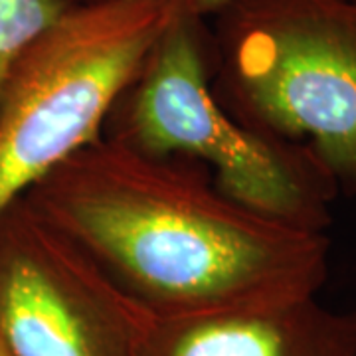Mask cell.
Here are the masks:
<instances>
[{"label":"cell","mask_w":356,"mask_h":356,"mask_svg":"<svg viewBox=\"0 0 356 356\" xmlns=\"http://www.w3.org/2000/svg\"><path fill=\"white\" fill-rule=\"evenodd\" d=\"M151 318L318 297L325 232L232 200L200 165L102 137L22 194Z\"/></svg>","instance_id":"6da1fadb"},{"label":"cell","mask_w":356,"mask_h":356,"mask_svg":"<svg viewBox=\"0 0 356 356\" xmlns=\"http://www.w3.org/2000/svg\"><path fill=\"white\" fill-rule=\"evenodd\" d=\"M208 18L182 8L115 102L103 137L137 153L200 165L232 200L261 216L325 232L337 182L303 145L245 125L218 99Z\"/></svg>","instance_id":"7a4b0ae2"},{"label":"cell","mask_w":356,"mask_h":356,"mask_svg":"<svg viewBox=\"0 0 356 356\" xmlns=\"http://www.w3.org/2000/svg\"><path fill=\"white\" fill-rule=\"evenodd\" d=\"M210 18L224 107L356 196V0H229Z\"/></svg>","instance_id":"3957f363"},{"label":"cell","mask_w":356,"mask_h":356,"mask_svg":"<svg viewBox=\"0 0 356 356\" xmlns=\"http://www.w3.org/2000/svg\"><path fill=\"white\" fill-rule=\"evenodd\" d=\"M184 0L70 4L0 93V210L103 137L115 102Z\"/></svg>","instance_id":"277c9868"},{"label":"cell","mask_w":356,"mask_h":356,"mask_svg":"<svg viewBox=\"0 0 356 356\" xmlns=\"http://www.w3.org/2000/svg\"><path fill=\"white\" fill-rule=\"evenodd\" d=\"M151 317L24 196L0 210V344L10 356H140Z\"/></svg>","instance_id":"5b68a950"},{"label":"cell","mask_w":356,"mask_h":356,"mask_svg":"<svg viewBox=\"0 0 356 356\" xmlns=\"http://www.w3.org/2000/svg\"><path fill=\"white\" fill-rule=\"evenodd\" d=\"M140 356H356V309L307 297L151 318Z\"/></svg>","instance_id":"8992f818"},{"label":"cell","mask_w":356,"mask_h":356,"mask_svg":"<svg viewBox=\"0 0 356 356\" xmlns=\"http://www.w3.org/2000/svg\"><path fill=\"white\" fill-rule=\"evenodd\" d=\"M67 6V0H0V93L22 51Z\"/></svg>","instance_id":"52a82bcc"},{"label":"cell","mask_w":356,"mask_h":356,"mask_svg":"<svg viewBox=\"0 0 356 356\" xmlns=\"http://www.w3.org/2000/svg\"><path fill=\"white\" fill-rule=\"evenodd\" d=\"M228 2L229 0H184V8L188 13L202 16V18H210Z\"/></svg>","instance_id":"ba28073f"},{"label":"cell","mask_w":356,"mask_h":356,"mask_svg":"<svg viewBox=\"0 0 356 356\" xmlns=\"http://www.w3.org/2000/svg\"><path fill=\"white\" fill-rule=\"evenodd\" d=\"M70 4H102V2H113V0H67Z\"/></svg>","instance_id":"9c48e42d"},{"label":"cell","mask_w":356,"mask_h":356,"mask_svg":"<svg viewBox=\"0 0 356 356\" xmlns=\"http://www.w3.org/2000/svg\"><path fill=\"white\" fill-rule=\"evenodd\" d=\"M0 356H10V355H8V350H6V348H4L2 344H0Z\"/></svg>","instance_id":"30bf717a"}]
</instances>
